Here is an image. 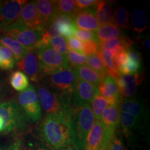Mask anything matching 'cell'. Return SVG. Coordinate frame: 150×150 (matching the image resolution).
I'll list each match as a JSON object with an SVG mask.
<instances>
[{
  "mask_svg": "<svg viewBox=\"0 0 150 150\" xmlns=\"http://www.w3.org/2000/svg\"><path fill=\"white\" fill-rule=\"evenodd\" d=\"M120 107V111L127 112L136 117L142 118L145 115L146 108L145 104L138 99L130 98L124 99L122 101Z\"/></svg>",
  "mask_w": 150,
  "mask_h": 150,
  "instance_id": "obj_19",
  "label": "cell"
},
{
  "mask_svg": "<svg viewBox=\"0 0 150 150\" xmlns=\"http://www.w3.org/2000/svg\"><path fill=\"white\" fill-rule=\"evenodd\" d=\"M110 141H111V140H103L102 144H101L100 147H99L98 150H110Z\"/></svg>",
  "mask_w": 150,
  "mask_h": 150,
  "instance_id": "obj_42",
  "label": "cell"
},
{
  "mask_svg": "<svg viewBox=\"0 0 150 150\" xmlns=\"http://www.w3.org/2000/svg\"><path fill=\"white\" fill-rule=\"evenodd\" d=\"M142 118L131 115L127 112L120 110L119 124L124 132H129L134 129H136L142 122Z\"/></svg>",
  "mask_w": 150,
  "mask_h": 150,
  "instance_id": "obj_25",
  "label": "cell"
},
{
  "mask_svg": "<svg viewBox=\"0 0 150 150\" xmlns=\"http://www.w3.org/2000/svg\"><path fill=\"white\" fill-rule=\"evenodd\" d=\"M77 78L75 68L70 66L50 75L48 83L55 90L56 93L68 97L72 95Z\"/></svg>",
  "mask_w": 150,
  "mask_h": 150,
  "instance_id": "obj_7",
  "label": "cell"
},
{
  "mask_svg": "<svg viewBox=\"0 0 150 150\" xmlns=\"http://www.w3.org/2000/svg\"><path fill=\"white\" fill-rule=\"evenodd\" d=\"M0 45L4 46L10 50L14 55L16 61H20L27 54L29 49L24 47L22 45L7 35L0 36Z\"/></svg>",
  "mask_w": 150,
  "mask_h": 150,
  "instance_id": "obj_21",
  "label": "cell"
},
{
  "mask_svg": "<svg viewBox=\"0 0 150 150\" xmlns=\"http://www.w3.org/2000/svg\"><path fill=\"white\" fill-rule=\"evenodd\" d=\"M73 122L75 134L74 142L81 149L84 150L86 138L95 122L91 105L86 104L73 109Z\"/></svg>",
  "mask_w": 150,
  "mask_h": 150,
  "instance_id": "obj_2",
  "label": "cell"
},
{
  "mask_svg": "<svg viewBox=\"0 0 150 150\" xmlns=\"http://www.w3.org/2000/svg\"><path fill=\"white\" fill-rule=\"evenodd\" d=\"M37 93L40 104L47 114H64L73 112L74 108L67 97L52 92L42 85L38 86Z\"/></svg>",
  "mask_w": 150,
  "mask_h": 150,
  "instance_id": "obj_3",
  "label": "cell"
},
{
  "mask_svg": "<svg viewBox=\"0 0 150 150\" xmlns=\"http://www.w3.org/2000/svg\"><path fill=\"white\" fill-rule=\"evenodd\" d=\"M87 64L89 67L98 73L103 79L108 75L104 62L97 54H93L88 57Z\"/></svg>",
  "mask_w": 150,
  "mask_h": 150,
  "instance_id": "obj_32",
  "label": "cell"
},
{
  "mask_svg": "<svg viewBox=\"0 0 150 150\" xmlns=\"http://www.w3.org/2000/svg\"><path fill=\"white\" fill-rule=\"evenodd\" d=\"M67 45H68L70 50L76 51L78 53L82 54V43L76 38L71 37L67 39Z\"/></svg>",
  "mask_w": 150,
  "mask_h": 150,
  "instance_id": "obj_39",
  "label": "cell"
},
{
  "mask_svg": "<svg viewBox=\"0 0 150 150\" xmlns=\"http://www.w3.org/2000/svg\"><path fill=\"white\" fill-rule=\"evenodd\" d=\"M56 9L58 15H67L74 17L79 12L74 0H59L55 1Z\"/></svg>",
  "mask_w": 150,
  "mask_h": 150,
  "instance_id": "obj_28",
  "label": "cell"
},
{
  "mask_svg": "<svg viewBox=\"0 0 150 150\" xmlns=\"http://www.w3.org/2000/svg\"><path fill=\"white\" fill-rule=\"evenodd\" d=\"M38 13L45 31L52 24L54 19L57 16L55 1L51 0H38L35 1Z\"/></svg>",
  "mask_w": 150,
  "mask_h": 150,
  "instance_id": "obj_16",
  "label": "cell"
},
{
  "mask_svg": "<svg viewBox=\"0 0 150 150\" xmlns=\"http://www.w3.org/2000/svg\"><path fill=\"white\" fill-rule=\"evenodd\" d=\"M75 70L79 78L96 86L97 84H99L101 81L103 79V78L98 73L87 65L79 66L75 68Z\"/></svg>",
  "mask_w": 150,
  "mask_h": 150,
  "instance_id": "obj_24",
  "label": "cell"
},
{
  "mask_svg": "<svg viewBox=\"0 0 150 150\" xmlns=\"http://www.w3.org/2000/svg\"><path fill=\"white\" fill-rule=\"evenodd\" d=\"M120 104L108 105L103 112L101 121L104 125L103 140H111L119 125Z\"/></svg>",
  "mask_w": 150,
  "mask_h": 150,
  "instance_id": "obj_12",
  "label": "cell"
},
{
  "mask_svg": "<svg viewBox=\"0 0 150 150\" xmlns=\"http://www.w3.org/2000/svg\"><path fill=\"white\" fill-rule=\"evenodd\" d=\"M104 125L101 120H96L88 134L84 150H98L104 138Z\"/></svg>",
  "mask_w": 150,
  "mask_h": 150,
  "instance_id": "obj_18",
  "label": "cell"
},
{
  "mask_svg": "<svg viewBox=\"0 0 150 150\" xmlns=\"http://www.w3.org/2000/svg\"><path fill=\"white\" fill-rule=\"evenodd\" d=\"M37 54L41 78L70 67L66 56L59 53L50 46L38 49Z\"/></svg>",
  "mask_w": 150,
  "mask_h": 150,
  "instance_id": "obj_4",
  "label": "cell"
},
{
  "mask_svg": "<svg viewBox=\"0 0 150 150\" xmlns=\"http://www.w3.org/2000/svg\"><path fill=\"white\" fill-rule=\"evenodd\" d=\"M5 35L11 37L29 50H36L43 32L26 27L17 22L11 24L4 30Z\"/></svg>",
  "mask_w": 150,
  "mask_h": 150,
  "instance_id": "obj_6",
  "label": "cell"
},
{
  "mask_svg": "<svg viewBox=\"0 0 150 150\" xmlns=\"http://www.w3.org/2000/svg\"><path fill=\"white\" fill-rule=\"evenodd\" d=\"M74 22L76 27L81 30L95 32L99 27V23L95 16L94 7L88 10L79 11L74 16Z\"/></svg>",
  "mask_w": 150,
  "mask_h": 150,
  "instance_id": "obj_17",
  "label": "cell"
},
{
  "mask_svg": "<svg viewBox=\"0 0 150 150\" xmlns=\"http://www.w3.org/2000/svg\"><path fill=\"white\" fill-rule=\"evenodd\" d=\"M10 84L16 91L23 92L29 87V81L27 76L21 71H15L10 76Z\"/></svg>",
  "mask_w": 150,
  "mask_h": 150,
  "instance_id": "obj_26",
  "label": "cell"
},
{
  "mask_svg": "<svg viewBox=\"0 0 150 150\" xmlns=\"http://www.w3.org/2000/svg\"><path fill=\"white\" fill-rule=\"evenodd\" d=\"M97 38L99 42L106 41L123 36V32L113 23L101 25L97 31Z\"/></svg>",
  "mask_w": 150,
  "mask_h": 150,
  "instance_id": "obj_22",
  "label": "cell"
},
{
  "mask_svg": "<svg viewBox=\"0 0 150 150\" xmlns=\"http://www.w3.org/2000/svg\"><path fill=\"white\" fill-rule=\"evenodd\" d=\"M17 64L19 68L33 81L38 82L42 79L39 71V60L36 50H29Z\"/></svg>",
  "mask_w": 150,
  "mask_h": 150,
  "instance_id": "obj_14",
  "label": "cell"
},
{
  "mask_svg": "<svg viewBox=\"0 0 150 150\" xmlns=\"http://www.w3.org/2000/svg\"><path fill=\"white\" fill-rule=\"evenodd\" d=\"M112 21H114L117 27L122 29H130V22H129V13L127 10L124 7H117L114 11Z\"/></svg>",
  "mask_w": 150,
  "mask_h": 150,
  "instance_id": "obj_31",
  "label": "cell"
},
{
  "mask_svg": "<svg viewBox=\"0 0 150 150\" xmlns=\"http://www.w3.org/2000/svg\"><path fill=\"white\" fill-rule=\"evenodd\" d=\"M149 42H150V37L149 36V37L147 38V39L145 40V49L147 50L148 52L150 51Z\"/></svg>",
  "mask_w": 150,
  "mask_h": 150,
  "instance_id": "obj_45",
  "label": "cell"
},
{
  "mask_svg": "<svg viewBox=\"0 0 150 150\" xmlns=\"http://www.w3.org/2000/svg\"><path fill=\"white\" fill-rule=\"evenodd\" d=\"M100 48L99 41L89 40L83 42L82 44V54L86 56H91L97 54Z\"/></svg>",
  "mask_w": 150,
  "mask_h": 150,
  "instance_id": "obj_36",
  "label": "cell"
},
{
  "mask_svg": "<svg viewBox=\"0 0 150 150\" xmlns=\"http://www.w3.org/2000/svg\"><path fill=\"white\" fill-rule=\"evenodd\" d=\"M97 21L102 25L112 23V4L108 1H96L94 6Z\"/></svg>",
  "mask_w": 150,
  "mask_h": 150,
  "instance_id": "obj_20",
  "label": "cell"
},
{
  "mask_svg": "<svg viewBox=\"0 0 150 150\" xmlns=\"http://www.w3.org/2000/svg\"><path fill=\"white\" fill-rule=\"evenodd\" d=\"M144 76L142 73L132 75H120L115 80L122 97L132 98L136 92V88L143 81Z\"/></svg>",
  "mask_w": 150,
  "mask_h": 150,
  "instance_id": "obj_13",
  "label": "cell"
},
{
  "mask_svg": "<svg viewBox=\"0 0 150 150\" xmlns=\"http://www.w3.org/2000/svg\"><path fill=\"white\" fill-rule=\"evenodd\" d=\"M4 131V121L2 118L0 117V132Z\"/></svg>",
  "mask_w": 150,
  "mask_h": 150,
  "instance_id": "obj_46",
  "label": "cell"
},
{
  "mask_svg": "<svg viewBox=\"0 0 150 150\" xmlns=\"http://www.w3.org/2000/svg\"><path fill=\"white\" fill-rule=\"evenodd\" d=\"M56 26L58 29L59 34H61L63 36L69 38L73 37L76 31V27L75 25L74 21L71 22H63V23H52Z\"/></svg>",
  "mask_w": 150,
  "mask_h": 150,
  "instance_id": "obj_34",
  "label": "cell"
},
{
  "mask_svg": "<svg viewBox=\"0 0 150 150\" xmlns=\"http://www.w3.org/2000/svg\"><path fill=\"white\" fill-rule=\"evenodd\" d=\"M99 93L108 101L109 105H120L122 97L120 93L115 81L109 75L103 79L99 84Z\"/></svg>",
  "mask_w": 150,
  "mask_h": 150,
  "instance_id": "obj_15",
  "label": "cell"
},
{
  "mask_svg": "<svg viewBox=\"0 0 150 150\" xmlns=\"http://www.w3.org/2000/svg\"><path fill=\"white\" fill-rule=\"evenodd\" d=\"M96 3V0H76V8L79 11L88 10V9L93 8Z\"/></svg>",
  "mask_w": 150,
  "mask_h": 150,
  "instance_id": "obj_40",
  "label": "cell"
},
{
  "mask_svg": "<svg viewBox=\"0 0 150 150\" xmlns=\"http://www.w3.org/2000/svg\"><path fill=\"white\" fill-rule=\"evenodd\" d=\"M48 46H51L52 48L54 49L55 51L63 55H66L68 51L66 40L64 38L59 35L52 38L49 42Z\"/></svg>",
  "mask_w": 150,
  "mask_h": 150,
  "instance_id": "obj_35",
  "label": "cell"
},
{
  "mask_svg": "<svg viewBox=\"0 0 150 150\" xmlns=\"http://www.w3.org/2000/svg\"><path fill=\"white\" fill-rule=\"evenodd\" d=\"M16 59L10 50L0 45V68L2 70H11L16 65Z\"/></svg>",
  "mask_w": 150,
  "mask_h": 150,
  "instance_id": "obj_30",
  "label": "cell"
},
{
  "mask_svg": "<svg viewBox=\"0 0 150 150\" xmlns=\"http://www.w3.org/2000/svg\"><path fill=\"white\" fill-rule=\"evenodd\" d=\"M110 150H125V147L121 137L117 133H115L110 141Z\"/></svg>",
  "mask_w": 150,
  "mask_h": 150,
  "instance_id": "obj_38",
  "label": "cell"
},
{
  "mask_svg": "<svg viewBox=\"0 0 150 150\" xmlns=\"http://www.w3.org/2000/svg\"><path fill=\"white\" fill-rule=\"evenodd\" d=\"M19 24L36 31L44 32L40 17L38 13L35 1H27L22 7L20 18L16 22Z\"/></svg>",
  "mask_w": 150,
  "mask_h": 150,
  "instance_id": "obj_11",
  "label": "cell"
},
{
  "mask_svg": "<svg viewBox=\"0 0 150 150\" xmlns=\"http://www.w3.org/2000/svg\"><path fill=\"white\" fill-rule=\"evenodd\" d=\"M92 111L93 112L95 120H101L103 112L106 108L108 106V102L106 99L104 98L99 91L96 93L92 100Z\"/></svg>",
  "mask_w": 150,
  "mask_h": 150,
  "instance_id": "obj_29",
  "label": "cell"
},
{
  "mask_svg": "<svg viewBox=\"0 0 150 150\" xmlns=\"http://www.w3.org/2000/svg\"><path fill=\"white\" fill-rule=\"evenodd\" d=\"M39 136L53 150H62L70 145L75 141L73 112L47 114L39 128Z\"/></svg>",
  "mask_w": 150,
  "mask_h": 150,
  "instance_id": "obj_1",
  "label": "cell"
},
{
  "mask_svg": "<svg viewBox=\"0 0 150 150\" xmlns=\"http://www.w3.org/2000/svg\"><path fill=\"white\" fill-rule=\"evenodd\" d=\"M4 150H23L22 141L20 139H17L12 142Z\"/></svg>",
  "mask_w": 150,
  "mask_h": 150,
  "instance_id": "obj_41",
  "label": "cell"
},
{
  "mask_svg": "<svg viewBox=\"0 0 150 150\" xmlns=\"http://www.w3.org/2000/svg\"><path fill=\"white\" fill-rule=\"evenodd\" d=\"M0 150H4V148L1 147V146H0Z\"/></svg>",
  "mask_w": 150,
  "mask_h": 150,
  "instance_id": "obj_48",
  "label": "cell"
},
{
  "mask_svg": "<svg viewBox=\"0 0 150 150\" xmlns=\"http://www.w3.org/2000/svg\"><path fill=\"white\" fill-rule=\"evenodd\" d=\"M133 29L136 32L140 33L147 29V20L146 15L141 9H135L131 14Z\"/></svg>",
  "mask_w": 150,
  "mask_h": 150,
  "instance_id": "obj_27",
  "label": "cell"
},
{
  "mask_svg": "<svg viewBox=\"0 0 150 150\" xmlns=\"http://www.w3.org/2000/svg\"><path fill=\"white\" fill-rule=\"evenodd\" d=\"M29 150H53V149H52L51 148L47 147V146L45 145H38L35 147L31 148V149H29Z\"/></svg>",
  "mask_w": 150,
  "mask_h": 150,
  "instance_id": "obj_44",
  "label": "cell"
},
{
  "mask_svg": "<svg viewBox=\"0 0 150 150\" xmlns=\"http://www.w3.org/2000/svg\"><path fill=\"white\" fill-rule=\"evenodd\" d=\"M62 150H82V149H81L79 146L76 142H72V144H70V145L67 146V147L64 148V149H63Z\"/></svg>",
  "mask_w": 150,
  "mask_h": 150,
  "instance_id": "obj_43",
  "label": "cell"
},
{
  "mask_svg": "<svg viewBox=\"0 0 150 150\" xmlns=\"http://www.w3.org/2000/svg\"><path fill=\"white\" fill-rule=\"evenodd\" d=\"M27 1L9 0L1 1L0 4V22L3 31L6 28L13 24L20 18L22 7Z\"/></svg>",
  "mask_w": 150,
  "mask_h": 150,
  "instance_id": "obj_10",
  "label": "cell"
},
{
  "mask_svg": "<svg viewBox=\"0 0 150 150\" xmlns=\"http://www.w3.org/2000/svg\"><path fill=\"white\" fill-rule=\"evenodd\" d=\"M66 58L68 63H70L69 65L70 67H74V68H76L79 66H81V65H84L85 63H87L88 61L87 56L70 50L67 52Z\"/></svg>",
  "mask_w": 150,
  "mask_h": 150,
  "instance_id": "obj_33",
  "label": "cell"
},
{
  "mask_svg": "<svg viewBox=\"0 0 150 150\" xmlns=\"http://www.w3.org/2000/svg\"><path fill=\"white\" fill-rule=\"evenodd\" d=\"M0 117L4 121V131L6 134L24 128L27 117L14 100L0 103Z\"/></svg>",
  "mask_w": 150,
  "mask_h": 150,
  "instance_id": "obj_5",
  "label": "cell"
},
{
  "mask_svg": "<svg viewBox=\"0 0 150 150\" xmlns=\"http://www.w3.org/2000/svg\"><path fill=\"white\" fill-rule=\"evenodd\" d=\"M98 91V87L96 85L78 77L71 95L73 105L75 108H77L83 105L90 104Z\"/></svg>",
  "mask_w": 150,
  "mask_h": 150,
  "instance_id": "obj_9",
  "label": "cell"
},
{
  "mask_svg": "<svg viewBox=\"0 0 150 150\" xmlns=\"http://www.w3.org/2000/svg\"><path fill=\"white\" fill-rule=\"evenodd\" d=\"M18 104L27 117L32 122H38L42 118V108L37 92L33 86L18 95Z\"/></svg>",
  "mask_w": 150,
  "mask_h": 150,
  "instance_id": "obj_8",
  "label": "cell"
},
{
  "mask_svg": "<svg viewBox=\"0 0 150 150\" xmlns=\"http://www.w3.org/2000/svg\"><path fill=\"white\" fill-rule=\"evenodd\" d=\"M97 54L104 62L105 66L107 70L108 74L114 80H116L120 76V73L118 72L117 67L115 66V61H114L113 54L111 52L108 50H103V49L99 48V50L97 52Z\"/></svg>",
  "mask_w": 150,
  "mask_h": 150,
  "instance_id": "obj_23",
  "label": "cell"
},
{
  "mask_svg": "<svg viewBox=\"0 0 150 150\" xmlns=\"http://www.w3.org/2000/svg\"><path fill=\"white\" fill-rule=\"evenodd\" d=\"M76 38L79 40L86 42L89 40H98L97 38V33L92 31H87V30H81V29H76L75 34Z\"/></svg>",
  "mask_w": 150,
  "mask_h": 150,
  "instance_id": "obj_37",
  "label": "cell"
},
{
  "mask_svg": "<svg viewBox=\"0 0 150 150\" xmlns=\"http://www.w3.org/2000/svg\"><path fill=\"white\" fill-rule=\"evenodd\" d=\"M0 4H1V1H0ZM3 32V29L2 27H1V22H0V33Z\"/></svg>",
  "mask_w": 150,
  "mask_h": 150,
  "instance_id": "obj_47",
  "label": "cell"
}]
</instances>
